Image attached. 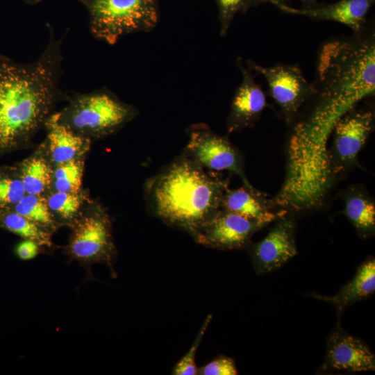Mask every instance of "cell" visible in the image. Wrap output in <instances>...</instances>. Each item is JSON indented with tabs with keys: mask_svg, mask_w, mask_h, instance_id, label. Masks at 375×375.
Returning <instances> with one entry per match:
<instances>
[{
	"mask_svg": "<svg viewBox=\"0 0 375 375\" xmlns=\"http://www.w3.org/2000/svg\"><path fill=\"white\" fill-rule=\"evenodd\" d=\"M242 79L235 90L227 118L229 133L251 126L267 106L266 95L255 81V74L242 64L241 58L237 59Z\"/></svg>",
	"mask_w": 375,
	"mask_h": 375,
	"instance_id": "9c48e42d",
	"label": "cell"
},
{
	"mask_svg": "<svg viewBox=\"0 0 375 375\" xmlns=\"http://www.w3.org/2000/svg\"><path fill=\"white\" fill-rule=\"evenodd\" d=\"M85 160H72L54 167L50 190L67 192L82 190Z\"/></svg>",
	"mask_w": 375,
	"mask_h": 375,
	"instance_id": "44dd1931",
	"label": "cell"
},
{
	"mask_svg": "<svg viewBox=\"0 0 375 375\" xmlns=\"http://www.w3.org/2000/svg\"><path fill=\"white\" fill-rule=\"evenodd\" d=\"M35 61L22 64L0 55V152L31 147L57 104L68 94L60 88L62 37L53 31Z\"/></svg>",
	"mask_w": 375,
	"mask_h": 375,
	"instance_id": "6da1fadb",
	"label": "cell"
},
{
	"mask_svg": "<svg viewBox=\"0 0 375 375\" xmlns=\"http://www.w3.org/2000/svg\"><path fill=\"white\" fill-rule=\"evenodd\" d=\"M80 1H81L82 3H85L87 0H79Z\"/></svg>",
	"mask_w": 375,
	"mask_h": 375,
	"instance_id": "4dcf8cb0",
	"label": "cell"
},
{
	"mask_svg": "<svg viewBox=\"0 0 375 375\" xmlns=\"http://www.w3.org/2000/svg\"><path fill=\"white\" fill-rule=\"evenodd\" d=\"M187 133L188 141L182 153L211 172L227 170L237 174L245 186L252 188L244 174L238 150L226 138L204 123L191 125Z\"/></svg>",
	"mask_w": 375,
	"mask_h": 375,
	"instance_id": "8992f818",
	"label": "cell"
},
{
	"mask_svg": "<svg viewBox=\"0 0 375 375\" xmlns=\"http://www.w3.org/2000/svg\"><path fill=\"white\" fill-rule=\"evenodd\" d=\"M227 189L226 181L182 153L147 181L144 197L156 216L195 235L222 209Z\"/></svg>",
	"mask_w": 375,
	"mask_h": 375,
	"instance_id": "7a4b0ae2",
	"label": "cell"
},
{
	"mask_svg": "<svg viewBox=\"0 0 375 375\" xmlns=\"http://www.w3.org/2000/svg\"><path fill=\"white\" fill-rule=\"evenodd\" d=\"M373 127V112L355 108L337 122L333 133L336 154L342 162L349 163L356 159Z\"/></svg>",
	"mask_w": 375,
	"mask_h": 375,
	"instance_id": "7c38bea8",
	"label": "cell"
},
{
	"mask_svg": "<svg viewBox=\"0 0 375 375\" xmlns=\"http://www.w3.org/2000/svg\"><path fill=\"white\" fill-rule=\"evenodd\" d=\"M375 0H340L331 4H319L310 8H294L288 5L276 7L286 13L308 17L315 20L341 23L350 28L353 33H360L367 28V15Z\"/></svg>",
	"mask_w": 375,
	"mask_h": 375,
	"instance_id": "30bf717a",
	"label": "cell"
},
{
	"mask_svg": "<svg viewBox=\"0 0 375 375\" xmlns=\"http://www.w3.org/2000/svg\"><path fill=\"white\" fill-rule=\"evenodd\" d=\"M11 209L49 232L54 231L58 226V223L52 215L44 194L26 193Z\"/></svg>",
	"mask_w": 375,
	"mask_h": 375,
	"instance_id": "ffe728a7",
	"label": "cell"
},
{
	"mask_svg": "<svg viewBox=\"0 0 375 375\" xmlns=\"http://www.w3.org/2000/svg\"><path fill=\"white\" fill-rule=\"evenodd\" d=\"M47 137L44 141L53 167L72 160L86 158L92 141L57 121L56 112L44 125Z\"/></svg>",
	"mask_w": 375,
	"mask_h": 375,
	"instance_id": "5bb4252c",
	"label": "cell"
},
{
	"mask_svg": "<svg viewBox=\"0 0 375 375\" xmlns=\"http://www.w3.org/2000/svg\"><path fill=\"white\" fill-rule=\"evenodd\" d=\"M24 1L28 3L34 4V3H38L41 0H24Z\"/></svg>",
	"mask_w": 375,
	"mask_h": 375,
	"instance_id": "f546056e",
	"label": "cell"
},
{
	"mask_svg": "<svg viewBox=\"0 0 375 375\" xmlns=\"http://www.w3.org/2000/svg\"><path fill=\"white\" fill-rule=\"evenodd\" d=\"M290 220L278 222L267 235L254 247L253 256L261 272H269L280 267L297 253Z\"/></svg>",
	"mask_w": 375,
	"mask_h": 375,
	"instance_id": "4fadbf2b",
	"label": "cell"
},
{
	"mask_svg": "<svg viewBox=\"0 0 375 375\" xmlns=\"http://www.w3.org/2000/svg\"><path fill=\"white\" fill-rule=\"evenodd\" d=\"M375 290V261L365 262L358 269L355 276L335 295H312L319 299L333 304L339 311L361 299L374 293Z\"/></svg>",
	"mask_w": 375,
	"mask_h": 375,
	"instance_id": "2e32d148",
	"label": "cell"
},
{
	"mask_svg": "<svg viewBox=\"0 0 375 375\" xmlns=\"http://www.w3.org/2000/svg\"><path fill=\"white\" fill-rule=\"evenodd\" d=\"M345 213L358 229L367 231L374 228V204L361 195H354L347 200Z\"/></svg>",
	"mask_w": 375,
	"mask_h": 375,
	"instance_id": "7402d4cb",
	"label": "cell"
},
{
	"mask_svg": "<svg viewBox=\"0 0 375 375\" xmlns=\"http://www.w3.org/2000/svg\"><path fill=\"white\" fill-rule=\"evenodd\" d=\"M83 3L92 34L109 44L130 33L151 31L158 21V0H87Z\"/></svg>",
	"mask_w": 375,
	"mask_h": 375,
	"instance_id": "277c9868",
	"label": "cell"
},
{
	"mask_svg": "<svg viewBox=\"0 0 375 375\" xmlns=\"http://www.w3.org/2000/svg\"><path fill=\"white\" fill-rule=\"evenodd\" d=\"M26 194H44L51 188L53 167L44 142L17 167Z\"/></svg>",
	"mask_w": 375,
	"mask_h": 375,
	"instance_id": "9a60e30c",
	"label": "cell"
},
{
	"mask_svg": "<svg viewBox=\"0 0 375 375\" xmlns=\"http://www.w3.org/2000/svg\"><path fill=\"white\" fill-rule=\"evenodd\" d=\"M247 66L255 74L265 77L272 98L288 121L295 116L313 94L312 83L306 79L297 65L282 64L265 67L247 60Z\"/></svg>",
	"mask_w": 375,
	"mask_h": 375,
	"instance_id": "52a82bcc",
	"label": "cell"
},
{
	"mask_svg": "<svg viewBox=\"0 0 375 375\" xmlns=\"http://www.w3.org/2000/svg\"><path fill=\"white\" fill-rule=\"evenodd\" d=\"M68 250L75 258L94 261L108 258L114 251L109 215L103 205L92 199L71 224Z\"/></svg>",
	"mask_w": 375,
	"mask_h": 375,
	"instance_id": "5b68a950",
	"label": "cell"
},
{
	"mask_svg": "<svg viewBox=\"0 0 375 375\" xmlns=\"http://www.w3.org/2000/svg\"><path fill=\"white\" fill-rule=\"evenodd\" d=\"M203 375H235L238 374L233 360L226 357H219L208 363L200 369Z\"/></svg>",
	"mask_w": 375,
	"mask_h": 375,
	"instance_id": "484cf974",
	"label": "cell"
},
{
	"mask_svg": "<svg viewBox=\"0 0 375 375\" xmlns=\"http://www.w3.org/2000/svg\"><path fill=\"white\" fill-rule=\"evenodd\" d=\"M323 368L349 372L374 371L375 357L360 340L338 330L329 338Z\"/></svg>",
	"mask_w": 375,
	"mask_h": 375,
	"instance_id": "8fae6325",
	"label": "cell"
},
{
	"mask_svg": "<svg viewBox=\"0 0 375 375\" xmlns=\"http://www.w3.org/2000/svg\"><path fill=\"white\" fill-rule=\"evenodd\" d=\"M210 316H208L203 326L200 329L199 333L194 341L189 351L176 365L173 374L176 375H194L197 373V367L195 364V355L197 350L200 344L203 335L205 333L206 328L210 321Z\"/></svg>",
	"mask_w": 375,
	"mask_h": 375,
	"instance_id": "d4e9b609",
	"label": "cell"
},
{
	"mask_svg": "<svg viewBox=\"0 0 375 375\" xmlns=\"http://www.w3.org/2000/svg\"><path fill=\"white\" fill-rule=\"evenodd\" d=\"M25 194L17 168L12 173L0 172V210L11 209Z\"/></svg>",
	"mask_w": 375,
	"mask_h": 375,
	"instance_id": "603a6c76",
	"label": "cell"
},
{
	"mask_svg": "<svg viewBox=\"0 0 375 375\" xmlns=\"http://www.w3.org/2000/svg\"><path fill=\"white\" fill-rule=\"evenodd\" d=\"M263 225L239 214L222 209L195 235L204 245L235 249L243 246Z\"/></svg>",
	"mask_w": 375,
	"mask_h": 375,
	"instance_id": "ba28073f",
	"label": "cell"
},
{
	"mask_svg": "<svg viewBox=\"0 0 375 375\" xmlns=\"http://www.w3.org/2000/svg\"><path fill=\"white\" fill-rule=\"evenodd\" d=\"M303 3V8H310L315 6L318 3L317 0H299Z\"/></svg>",
	"mask_w": 375,
	"mask_h": 375,
	"instance_id": "f1b7e54d",
	"label": "cell"
},
{
	"mask_svg": "<svg viewBox=\"0 0 375 375\" xmlns=\"http://www.w3.org/2000/svg\"><path fill=\"white\" fill-rule=\"evenodd\" d=\"M0 212H1V210H0Z\"/></svg>",
	"mask_w": 375,
	"mask_h": 375,
	"instance_id": "1f68e13d",
	"label": "cell"
},
{
	"mask_svg": "<svg viewBox=\"0 0 375 375\" xmlns=\"http://www.w3.org/2000/svg\"><path fill=\"white\" fill-rule=\"evenodd\" d=\"M66 101L62 110L56 111L57 121L92 141L115 133L139 115L134 106L105 88L68 94Z\"/></svg>",
	"mask_w": 375,
	"mask_h": 375,
	"instance_id": "3957f363",
	"label": "cell"
},
{
	"mask_svg": "<svg viewBox=\"0 0 375 375\" xmlns=\"http://www.w3.org/2000/svg\"><path fill=\"white\" fill-rule=\"evenodd\" d=\"M218 8L220 35L225 36L232 21L238 12H246L250 8V0H215Z\"/></svg>",
	"mask_w": 375,
	"mask_h": 375,
	"instance_id": "cb8c5ba5",
	"label": "cell"
},
{
	"mask_svg": "<svg viewBox=\"0 0 375 375\" xmlns=\"http://www.w3.org/2000/svg\"><path fill=\"white\" fill-rule=\"evenodd\" d=\"M291 0H250L251 8L258 6L265 3H271L276 7L279 5H288Z\"/></svg>",
	"mask_w": 375,
	"mask_h": 375,
	"instance_id": "83f0119b",
	"label": "cell"
},
{
	"mask_svg": "<svg viewBox=\"0 0 375 375\" xmlns=\"http://www.w3.org/2000/svg\"><path fill=\"white\" fill-rule=\"evenodd\" d=\"M40 250V245L35 241L25 239L16 247V253L18 257L24 260H28L35 258Z\"/></svg>",
	"mask_w": 375,
	"mask_h": 375,
	"instance_id": "4316f807",
	"label": "cell"
},
{
	"mask_svg": "<svg viewBox=\"0 0 375 375\" xmlns=\"http://www.w3.org/2000/svg\"><path fill=\"white\" fill-rule=\"evenodd\" d=\"M0 221L8 231L24 239L35 241L40 246L51 245L49 231L12 209L1 210Z\"/></svg>",
	"mask_w": 375,
	"mask_h": 375,
	"instance_id": "d6986e66",
	"label": "cell"
},
{
	"mask_svg": "<svg viewBox=\"0 0 375 375\" xmlns=\"http://www.w3.org/2000/svg\"><path fill=\"white\" fill-rule=\"evenodd\" d=\"M45 197L49 208L58 223L62 222L72 224L92 201L84 189L76 192L50 190Z\"/></svg>",
	"mask_w": 375,
	"mask_h": 375,
	"instance_id": "ac0fdd59",
	"label": "cell"
},
{
	"mask_svg": "<svg viewBox=\"0 0 375 375\" xmlns=\"http://www.w3.org/2000/svg\"><path fill=\"white\" fill-rule=\"evenodd\" d=\"M222 208L265 225L275 218L262 204L252 188L244 185L234 190L227 189L224 194Z\"/></svg>",
	"mask_w": 375,
	"mask_h": 375,
	"instance_id": "e0dca14e",
	"label": "cell"
}]
</instances>
